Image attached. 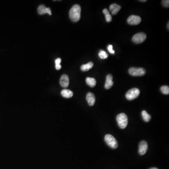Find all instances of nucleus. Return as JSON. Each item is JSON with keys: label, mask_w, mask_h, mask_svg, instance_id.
Masks as SVG:
<instances>
[{"label": "nucleus", "mask_w": 169, "mask_h": 169, "mask_svg": "<svg viewBox=\"0 0 169 169\" xmlns=\"http://www.w3.org/2000/svg\"><path fill=\"white\" fill-rule=\"evenodd\" d=\"M81 7L78 4L73 6L69 12L70 18L74 22L79 21L81 16Z\"/></svg>", "instance_id": "nucleus-1"}, {"label": "nucleus", "mask_w": 169, "mask_h": 169, "mask_svg": "<svg viewBox=\"0 0 169 169\" xmlns=\"http://www.w3.org/2000/svg\"><path fill=\"white\" fill-rule=\"evenodd\" d=\"M116 121L120 128L125 129L127 125V116L125 113H121L118 115L116 116Z\"/></svg>", "instance_id": "nucleus-2"}, {"label": "nucleus", "mask_w": 169, "mask_h": 169, "mask_svg": "<svg viewBox=\"0 0 169 169\" xmlns=\"http://www.w3.org/2000/svg\"><path fill=\"white\" fill-rule=\"evenodd\" d=\"M105 141L111 148L116 149L118 147V143L116 139L110 134H107L105 138Z\"/></svg>", "instance_id": "nucleus-3"}, {"label": "nucleus", "mask_w": 169, "mask_h": 169, "mask_svg": "<svg viewBox=\"0 0 169 169\" xmlns=\"http://www.w3.org/2000/svg\"><path fill=\"white\" fill-rule=\"evenodd\" d=\"M129 73L132 76L138 77L144 76L146 74V70L142 68L132 67L129 70Z\"/></svg>", "instance_id": "nucleus-4"}, {"label": "nucleus", "mask_w": 169, "mask_h": 169, "mask_svg": "<svg viewBox=\"0 0 169 169\" xmlns=\"http://www.w3.org/2000/svg\"><path fill=\"white\" fill-rule=\"evenodd\" d=\"M140 91L138 88H133L129 90L125 95L126 99L128 100H133L137 98L139 96Z\"/></svg>", "instance_id": "nucleus-5"}, {"label": "nucleus", "mask_w": 169, "mask_h": 169, "mask_svg": "<svg viewBox=\"0 0 169 169\" xmlns=\"http://www.w3.org/2000/svg\"><path fill=\"white\" fill-rule=\"evenodd\" d=\"M147 36L144 33H137L133 37L132 41L134 42V43L137 44L142 43L146 40Z\"/></svg>", "instance_id": "nucleus-6"}, {"label": "nucleus", "mask_w": 169, "mask_h": 169, "mask_svg": "<svg viewBox=\"0 0 169 169\" xmlns=\"http://www.w3.org/2000/svg\"><path fill=\"white\" fill-rule=\"evenodd\" d=\"M142 21V19L139 16L132 15L127 19V23L131 25H137Z\"/></svg>", "instance_id": "nucleus-7"}, {"label": "nucleus", "mask_w": 169, "mask_h": 169, "mask_svg": "<svg viewBox=\"0 0 169 169\" xmlns=\"http://www.w3.org/2000/svg\"><path fill=\"white\" fill-rule=\"evenodd\" d=\"M148 149V145L146 141H142L139 143V153L141 156L145 155Z\"/></svg>", "instance_id": "nucleus-8"}, {"label": "nucleus", "mask_w": 169, "mask_h": 169, "mask_svg": "<svg viewBox=\"0 0 169 169\" xmlns=\"http://www.w3.org/2000/svg\"><path fill=\"white\" fill-rule=\"evenodd\" d=\"M61 86L64 88H67L69 84V78L68 75L64 74L61 77L60 79Z\"/></svg>", "instance_id": "nucleus-9"}, {"label": "nucleus", "mask_w": 169, "mask_h": 169, "mask_svg": "<svg viewBox=\"0 0 169 169\" xmlns=\"http://www.w3.org/2000/svg\"><path fill=\"white\" fill-rule=\"evenodd\" d=\"M113 77L112 75L108 74L106 77L105 84V88L107 89H109L111 88L113 86Z\"/></svg>", "instance_id": "nucleus-10"}, {"label": "nucleus", "mask_w": 169, "mask_h": 169, "mask_svg": "<svg viewBox=\"0 0 169 169\" xmlns=\"http://www.w3.org/2000/svg\"><path fill=\"white\" fill-rule=\"evenodd\" d=\"M86 99L88 102V105L90 106H93L96 102V98L95 95L91 92H88L87 93Z\"/></svg>", "instance_id": "nucleus-11"}, {"label": "nucleus", "mask_w": 169, "mask_h": 169, "mask_svg": "<svg viewBox=\"0 0 169 169\" xmlns=\"http://www.w3.org/2000/svg\"><path fill=\"white\" fill-rule=\"evenodd\" d=\"M121 7L116 4H112L110 7V10L111 11L112 15H115L118 13L119 11L121 10Z\"/></svg>", "instance_id": "nucleus-12"}, {"label": "nucleus", "mask_w": 169, "mask_h": 169, "mask_svg": "<svg viewBox=\"0 0 169 169\" xmlns=\"http://www.w3.org/2000/svg\"><path fill=\"white\" fill-rule=\"evenodd\" d=\"M61 93L62 96H63L64 97L66 98H71L73 95V92L69 89H63Z\"/></svg>", "instance_id": "nucleus-13"}, {"label": "nucleus", "mask_w": 169, "mask_h": 169, "mask_svg": "<svg viewBox=\"0 0 169 169\" xmlns=\"http://www.w3.org/2000/svg\"><path fill=\"white\" fill-rule=\"evenodd\" d=\"M93 64L92 62H90L87 64H83L81 66V70L83 71H87L91 69L92 67H93Z\"/></svg>", "instance_id": "nucleus-14"}, {"label": "nucleus", "mask_w": 169, "mask_h": 169, "mask_svg": "<svg viewBox=\"0 0 169 169\" xmlns=\"http://www.w3.org/2000/svg\"><path fill=\"white\" fill-rule=\"evenodd\" d=\"M86 83L90 87H95L96 86V79L94 78L87 77L86 79Z\"/></svg>", "instance_id": "nucleus-15"}, {"label": "nucleus", "mask_w": 169, "mask_h": 169, "mask_svg": "<svg viewBox=\"0 0 169 169\" xmlns=\"http://www.w3.org/2000/svg\"><path fill=\"white\" fill-rule=\"evenodd\" d=\"M142 116L143 119V120L145 122H149L150 120L151 119L150 115L149 114H148L146 110H143L142 111Z\"/></svg>", "instance_id": "nucleus-16"}, {"label": "nucleus", "mask_w": 169, "mask_h": 169, "mask_svg": "<svg viewBox=\"0 0 169 169\" xmlns=\"http://www.w3.org/2000/svg\"><path fill=\"white\" fill-rule=\"evenodd\" d=\"M103 13L105 15L106 20L107 22H111L112 21V17L110 14L109 10L106 9H104L103 10Z\"/></svg>", "instance_id": "nucleus-17"}, {"label": "nucleus", "mask_w": 169, "mask_h": 169, "mask_svg": "<svg viewBox=\"0 0 169 169\" xmlns=\"http://www.w3.org/2000/svg\"><path fill=\"white\" fill-rule=\"evenodd\" d=\"M46 7L44 5H41L38 8V12L40 15L46 14Z\"/></svg>", "instance_id": "nucleus-18"}, {"label": "nucleus", "mask_w": 169, "mask_h": 169, "mask_svg": "<svg viewBox=\"0 0 169 169\" xmlns=\"http://www.w3.org/2000/svg\"><path fill=\"white\" fill-rule=\"evenodd\" d=\"M161 91L162 92L164 95H169V87L168 86H163L161 87Z\"/></svg>", "instance_id": "nucleus-19"}, {"label": "nucleus", "mask_w": 169, "mask_h": 169, "mask_svg": "<svg viewBox=\"0 0 169 169\" xmlns=\"http://www.w3.org/2000/svg\"><path fill=\"white\" fill-rule=\"evenodd\" d=\"M98 55H99V56L101 59H106L108 57V54L104 50L100 51Z\"/></svg>", "instance_id": "nucleus-20"}, {"label": "nucleus", "mask_w": 169, "mask_h": 169, "mask_svg": "<svg viewBox=\"0 0 169 169\" xmlns=\"http://www.w3.org/2000/svg\"><path fill=\"white\" fill-rule=\"evenodd\" d=\"M61 59L60 58H58L55 60V64H56V69L57 70H59L61 68L62 66L60 65L61 62Z\"/></svg>", "instance_id": "nucleus-21"}, {"label": "nucleus", "mask_w": 169, "mask_h": 169, "mask_svg": "<svg viewBox=\"0 0 169 169\" xmlns=\"http://www.w3.org/2000/svg\"><path fill=\"white\" fill-rule=\"evenodd\" d=\"M107 48H108V50H109L110 53L112 54H115V51L113 50V46H112V45H109Z\"/></svg>", "instance_id": "nucleus-22"}, {"label": "nucleus", "mask_w": 169, "mask_h": 169, "mask_svg": "<svg viewBox=\"0 0 169 169\" xmlns=\"http://www.w3.org/2000/svg\"><path fill=\"white\" fill-rule=\"evenodd\" d=\"M162 4L165 7H169V0H164L162 1Z\"/></svg>", "instance_id": "nucleus-23"}, {"label": "nucleus", "mask_w": 169, "mask_h": 169, "mask_svg": "<svg viewBox=\"0 0 169 169\" xmlns=\"http://www.w3.org/2000/svg\"><path fill=\"white\" fill-rule=\"evenodd\" d=\"M46 13L50 15H51V9L50 8H46Z\"/></svg>", "instance_id": "nucleus-24"}, {"label": "nucleus", "mask_w": 169, "mask_h": 169, "mask_svg": "<svg viewBox=\"0 0 169 169\" xmlns=\"http://www.w3.org/2000/svg\"><path fill=\"white\" fill-rule=\"evenodd\" d=\"M140 1H142H142H143V2H146L147 1H146V0H144V1H142V0H141Z\"/></svg>", "instance_id": "nucleus-25"}, {"label": "nucleus", "mask_w": 169, "mask_h": 169, "mask_svg": "<svg viewBox=\"0 0 169 169\" xmlns=\"http://www.w3.org/2000/svg\"><path fill=\"white\" fill-rule=\"evenodd\" d=\"M157 169V168H151V169Z\"/></svg>", "instance_id": "nucleus-26"}, {"label": "nucleus", "mask_w": 169, "mask_h": 169, "mask_svg": "<svg viewBox=\"0 0 169 169\" xmlns=\"http://www.w3.org/2000/svg\"><path fill=\"white\" fill-rule=\"evenodd\" d=\"M169 23H168V30H169Z\"/></svg>", "instance_id": "nucleus-27"}]
</instances>
